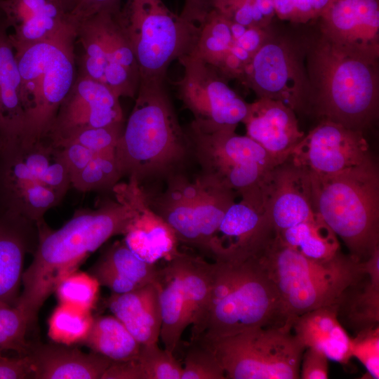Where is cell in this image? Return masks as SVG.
Masks as SVG:
<instances>
[{
    "mask_svg": "<svg viewBox=\"0 0 379 379\" xmlns=\"http://www.w3.org/2000/svg\"><path fill=\"white\" fill-rule=\"evenodd\" d=\"M133 216V208L114 196L99 200L95 208L77 210L58 230L50 228L44 220L36 223L37 245L23 272L15 305L26 316L30 328L60 281L77 271L108 239L124 236Z\"/></svg>",
    "mask_w": 379,
    "mask_h": 379,
    "instance_id": "cell-1",
    "label": "cell"
},
{
    "mask_svg": "<svg viewBox=\"0 0 379 379\" xmlns=\"http://www.w3.org/2000/svg\"><path fill=\"white\" fill-rule=\"evenodd\" d=\"M304 44L310 112L364 132L378 117V59L321 33Z\"/></svg>",
    "mask_w": 379,
    "mask_h": 379,
    "instance_id": "cell-2",
    "label": "cell"
},
{
    "mask_svg": "<svg viewBox=\"0 0 379 379\" xmlns=\"http://www.w3.org/2000/svg\"><path fill=\"white\" fill-rule=\"evenodd\" d=\"M116 154L123 177L140 185L182 172L192 157L191 143L164 83H140Z\"/></svg>",
    "mask_w": 379,
    "mask_h": 379,
    "instance_id": "cell-3",
    "label": "cell"
},
{
    "mask_svg": "<svg viewBox=\"0 0 379 379\" xmlns=\"http://www.w3.org/2000/svg\"><path fill=\"white\" fill-rule=\"evenodd\" d=\"M213 262L212 286L199 337L216 338L258 327L291 331L279 293L255 258Z\"/></svg>",
    "mask_w": 379,
    "mask_h": 379,
    "instance_id": "cell-4",
    "label": "cell"
},
{
    "mask_svg": "<svg viewBox=\"0 0 379 379\" xmlns=\"http://www.w3.org/2000/svg\"><path fill=\"white\" fill-rule=\"evenodd\" d=\"M313 206L359 262L379 247V171L372 158L332 175L310 172Z\"/></svg>",
    "mask_w": 379,
    "mask_h": 379,
    "instance_id": "cell-5",
    "label": "cell"
},
{
    "mask_svg": "<svg viewBox=\"0 0 379 379\" xmlns=\"http://www.w3.org/2000/svg\"><path fill=\"white\" fill-rule=\"evenodd\" d=\"M275 286L292 328L300 315L336 303L364 272L362 262L341 250L331 258H308L283 244L276 232L254 256Z\"/></svg>",
    "mask_w": 379,
    "mask_h": 379,
    "instance_id": "cell-6",
    "label": "cell"
},
{
    "mask_svg": "<svg viewBox=\"0 0 379 379\" xmlns=\"http://www.w3.org/2000/svg\"><path fill=\"white\" fill-rule=\"evenodd\" d=\"M77 27L15 51L20 76L25 130L20 143L46 138L77 75Z\"/></svg>",
    "mask_w": 379,
    "mask_h": 379,
    "instance_id": "cell-7",
    "label": "cell"
},
{
    "mask_svg": "<svg viewBox=\"0 0 379 379\" xmlns=\"http://www.w3.org/2000/svg\"><path fill=\"white\" fill-rule=\"evenodd\" d=\"M70 186L61 148L48 140L1 145L0 209L37 223L60 203Z\"/></svg>",
    "mask_w": 379,
    "mask_h": 379,
    "instance_id": "cell-8",
    "label": "cell"
},
{
    "mask_svg": "<svg viewBox=\"0 0 379 379\" xmlns=\"http://www.w3.org/2000/svg\"><path fill=\"white\" fill-rule=\"evenodd\" d=\"M237 127H210L194 120L185 129L200 174L234 192L241 199L263 204L271 171L280 164Z\"/></svg>",
    "mask_w": 379,
    "mask_h": 379,
    "instance_id": "cell-9",
    "label": "cell"
},
{
    "mask_svg": "<svg viewBox=\"0 0 379 379\" xmlns=\"http://www.w3.org/2000/svg\"><path fill=\"white\" fill-rule=\"evenodd\" d=\"M118 21L136 58L140 83H164L168 66L192 51L199 30L162 0H126Z\"/></svg>",
    "mask_w": 379,
    "mask_h": 379,
    "instance_id": "cell-10",
    "label": "cell"
},
{
    "mask_svg": "<svg viewBox=\"0 0 379 379\" xmlns=\"http://www.w3.org/2000/svg\"><path fill=\"white\" fill-rule=\"evenodd\" d=\"M229 379H297L305 347L292 331L258 327L220 338L199 337Z\"/></svg>",
    "mask_w": 379,
    "mask_h": 379,
    "instance_id": "cell-11",
    "label": "cell"
},
{
    "mask_svg": "<svg viewBox=\"0 0 379 379\" xmlns=\"http://www.w3.org/2000/svg\"><path fill=\"white\" fill-rule=\"evenodd\" d=\"M164 190L142 186L152 209L173 230L180 244L205 255L203 237L215 230L229 206L226 192L201 174L183 172L166 180Z\"/></svg>",
    "mask_w": 379,
    "mask_h": 379,
    "instance_id": "cell-12",
    "label": "cell"
},
{
    "mask_svg": "<svg viewBox=\"0 0 379 379\" xmlns=\"http://www.w3.org/2000/svg\"><path fill=\"white\" fill-rule=\"evenodd\" d=\"M119 13L102 11L78 22L77 74L105 85L119 98H135L140 81L139 67L119 23Z\"/></svg>",
    "mask_w": 379,
    "mask_h": 379,
    "instance_id": "cell-13",
    "label": "cell"
},
{
    "mask_svg": "<svg viewBox=\"0 0 379 379\" xmlns=\"http://www.w3.org/2000/svg\"><path fill=\"white\" fill-rule=\"evenodd\" d=\"M239 80L258 98L282 101L295 112H310L304 41L268 35Z\"/></svg>",
    "mask_w": 379,
    "mask_h": 379,
    "instance_id": "cell-14",
    "label": "cell"
},
{
    "mask_svg": "<svg viewBox=\"0 0 379 379\" xmlns=\"http://www.w3.org/2000/svg\"><path fill=\"white\" fill-rule=\"evenodd\" d=\"M178 61L182 79L175 83L180 100L194 121L211 127H237L246 117L249 103L233 91L215 68L190 54Z\"/></svg>",
    "mask_w": 379,
    "mask_h": 379,
    "instance_id": "cell-15",
    "label": "cell"
},
{
    "mask_svg": "<svg viewBox=\"0 0 379 379\" xmlns=\"http://www.w3.org/2000/svg\"><path fill=\"white\" fill-rule=\"evenodd\" d=\"M371 157L364 132L321 119L292 149L287 160L319 175H332Z\"/></svg>",
    "mask_w": 379,
    "mask_h": 379,
    "instance_id": "cell-16",
    "label": "cell"
},
{
    "mask_svg": "<svg viewBox=\"0 0 379 379\" xmlns=\"http://www.w3.org/2000/svg\"><path fill=\"white\" fill-rule=\"evenodd\" d=\"M119 98L105 85L77 74L45 139L58 146L80 131L124 122Z\"/></svg>",
    "mask_w": 379,
    "mask_h": 379,
    "instance_id": "cell-17",
    "label": "cell"
},
{
    "mask_svg": "<svg viewBox=\"0 0 379 379\" xmlns=\"http://www.w3.org/2000/svg\"><path fill=\"white\" fill-rule=\"evenodd\" d=\"M112 191L134 210L123 240L135 255L149 264H156L162 259L170 260L180 251L173 230L149 206L136 180L128 178L127 182H118Z\"/></svg>",
    "mask_w": 379,
    "mask_h": 379,
    "instance_id": "cell-18",
    "label": "cell"
},
{
    "mask_svg": "<svg viewBox=\"0 0 379 379\" xmlns=\"http://www.w3.org/2000/svg\"><path fill=\"white\" fill-rule=\"evenodd\" d=\"M274 233L263 204L236 201L225 213L212 240L211 259L247 260L255 256Z\"/></svg>",
    "mask_w": 379,
    "mask_h": 379,
    "instance_id": "cell-19",
    "label": "cell"
},
{
    "mask_svg": "<svg viewBox=\"0 0 379 379\" xmlns=\"http://www.w3.org/2000/svg\"><path fill=\"white\" fill-rule=\"evenodd\" d=\"M262 197L266 216L276 233L307 220L316 213L310 171L288 160L271 171Z\"/></svg>",
    "mask_w": 379,
    "mask_h": 379,
    "instance_id": "cell-20",
    "label": "cell"
},
{
    "mask_svg": "<svg viewBox=\"0 0 379 379\" xmlns=\"http://www.w3.org/2000/svg\"><path fill=\"white\" fill-rule=\"evenodd\" d=\"M317 20L334 44L378 59L379 0H332Z\"/></svg>",
    "mask_w": 379,
    "mask_h": 379,
    "instance_id": "cell-21",
    "label": "cell"
},
{
    "mask_svg": "<svg viewBox=\"0 0 379 379\" xmlns=\"http://www.w3.org/2000/svg\"><path fill=\"white\" fill-rule=\"evenodd\" d=\"M15 51L52 39L77 26L72 0H0Z\"/></svg>",
    "mask_w": 379,
    "mask_h": 379,
    "instance_id": "cell-22",
    "label": "cell"
},
{
    "mask_svg": "<svg viewBox=\"0 0 379 379\" xmlns=\"http://www.w3.org/2000/svg\"><path fill=\"white\" fill-rule=\"evenodd\" d=\"M242 123L246 135L281 164L305 135L299 128L295 112L282 101L270 98H258L249 103Z\"/></svg>",
    "mask_w": 379,
    "mask_h": 379,
    "instance_id": "cell-23",
    "label": "cell"
},
{
    "mask_svg": "<svg viewBox=\"0 0 379 379\" xmlns=\"http://www.w3.org/2000/svg\"><path fill=\"white\" fill-rule=\"evenodd\" d=\"M37 242L36 222L0 209V303L16 305L25 255L33 254Z\"/></svg>",
    "mask_w": 379,
    "mask_h": 379,
    "instance_id": "cell-24",
    "label": "cell"
},
{
    "mask_svg": "<svg viewBox=\"0 0 379 379\" xmlns=\"http://www.w3.org/2000/svg\"><path fill=\"white\" fill-rule=\"evenodd\" d=\"M33 379H102L112 363L105 356L56 343H31Z\"/></svg>",
    "mask_w": 379,
    "mask_h": 379,
    "instance_id": "cell-25",
    "label": "cell"
},
{
    "mask_svg": "<svg viewBox=\"0 0 379 379\" xmlns=\"http://www.w3.org/2000/svg\"><path fill=\"white\" fill-rule=\"evenodd\" d=\"M291 331L305 349L321 351L328 359L347 364L352 357V338L340 322L335 305L298 316Z\"/></svg>",
    "mask_w": 379,
    "mask_h": 379,
    "instance_id": "cell-26",
    "label": "cell"
},
{
    "mask_svg": "<svg viewBox=\"0 0 379 379\" xmlns=\"http://www.w3.org/2000/svg\"><path fill=\"white\" fill-rule=\"evenodd\" d=\"M106 303L141 345L157 343L161 324L158 282L122 294L112 293Z\"/></svg>",
    "mask_w": 379,
    "mask_h": 379,
    "instance_id": "cell-27",
    "label": "cell"
},
{
    "mask_svg": "<svg viewBox=\"0 0 379 379\" xmlns=\"http://www.w3.org/2000/svg\"><path fill=\"white\" fill-rule=\"evenodd\" d=\"M0 29V142H20L25 130V112L20 98V76L15 50L8 34Z\"/></svg>",
    "mask_w": 379,
    "mask_h": 379,
    "instance_id": "cell-28",
    "label": "cell"
},
{
    "mask_svg": "<svg viewBox=\"0 0 379 379\" xmlns=\"http://www.w3.org/2000/svg\"><path fill=\"white\" fill-rule=\"evenodd\" d=\"M167 262L180 282L192 325L190 340H196L201 335L206 313L212 286L213 262L180 251Z\"/></svg>",
    "mask_w": 379,
    "mask_h": 379,
    "instance_id": "cell-29",
    "label": "cell"
},
{
    "mask_svg": "<svg viewBox=\"0 0 379 379\" xmlns=\"http://www.w3.org/2000/svg\"><path fill=\"white\" fill-rule=\"evenodd\" d=\"M340 322L355 334L379 326V277L365 272L335 304Z\"/></svg>",
    "mask_w": 379,
    "mask_h": 379,
    "instance_id": "cell-30",
    "label": "cell"
},
{
    "mask_svg": "<svg viewBox=\"0 0 379 379\" xmlns=\"http://www.w3.org/2000/svg\"><path fill=\"white\" fill-rule=\"evenodd\" d=\"M158 285L161 318L159 338L164 349L174 354L182 333L190 325L188 308L179 279L168 264L161 269Z\"/></svg>",
    "mask_w": 379,
    "mask_h": 379,
    "instance_id": "cell-31",
    "label": "cell"
},
{
    "mask_svg": "<svg viewBox=\"0 0 379 379\" xmlns=\"http://www.w3.org/2000/svg\"><path fill=\"white\" fill-rule=\"evenodd\" d=\"M276 234L283 244L310 259L328 260L340 250L336 234L317 212L312 218Z\"/></svg>",
    "mask_w": 379,
    "mask_h": 379,
    "instance_id": "cell-32",
    "label": "cell"
},
{
    "mask_svg": "<svg viewBox=\"0 0 379 379\" xmlns=\"http://www.w3.org/2000/svg\"><path fill=\"white\" fill-rule=\"evenodd\" d=\"M81 344L112 361L135 358L141 346L114 315L93 317L90 330Z\"/></svg>",
    "mask_w": 379,
    "mask_h": 379,
    "instance_id": "cell-33",
    "label": "cell"
},
{
    "mask_svg": "<svg viewBox=\"0 0 379 379\" xmlns=\"http://www.w3.org/2000/svg\"><path fill=\"white\" fill-rule=\"evenodd\" d=\"M98 260L140 287L159 280L161 269L156 264H149L140 258L124 240L117 241L107 247Z\"/></svg>",
    "mask_w": 379,
    "mask_h": 379,
    "instance_id": "cell-34",
    "label": "cell"
},
{
    "mask_svg": "<svg viewBox=\"0 0 379 379\" xmlns=\"http://www.w3.org/2000/svg\"><path fill=\"white\" fill-rule=\"evenodd\" d=\"M123 178L116 152L96 154L90 162L71 178L79 191H111Z\"/></svg>",
    "mask_w": 379,
    "mask_h": 379,
    "instance_id": "cell-35",
    "label": "cell"
},
{
    "mask_svg": "<svg viewBox=\"0 0 379 379\" xmlns=\"http://www.w3.org/2000/svg\"><path fill=\"white\" fill-rule=\"evenodd\" d=\"M93 319L90 312L60 304L48 319V336L56 343L81 344L90 330Z\"/></svg>",
    "mask_w": 379,
    "mask_h": 379,
    "instance_id": "cell-36",
    "label": "cell"
},
{
    "mask_svg": "<svg viewBox=\"0 0 379 379\" xmlns=\"http://www.w3.org/2000/svg\"><path fill=\"white\" fill-rule=\"evenodd\" d=\"M100 286L88 272L75 271L62 278L54 292L60 304L90 312L97 301Z\"/></svg>",
    "mask_w": 379,
    "mask_h": 379,
    "instance_id": "cell-37",
    "label": "cell"
},
{
    "mask_svg": "<svg viewBox=\"0 0 379 379\" xmlns=\"http://www.w3.org/2000/svg\"><path fill=\"white\" fill-rule=\"evenodd\" d=\"M141 379H180L182 367L175 355L157 343L141 345L135 358Z\"/></svg>",
    "mask_w": 379,
    "mask_h": 379,
    "instance_id": "cell-38",
    "label": "cell"
},
{
    "mask_svg": "<svg viewBox=\"0 0 379 379\" xmlns=\"http://www.w3.org/2000/svg\"><path fill=\"white\" fill-rule=\"evenodd\" d=\"M30 328L25 314L15 306L0 303V352L12 351L26 356L31 343L27 340Z\"/></svg>",
    "mask_w": 379,
    "mask_h": 379,
    "instance_id": "cell-39",
    "label": "cell"
},
{
    "mask_svg": "<svg viewBox=\"0 0 379 379\" xmlns=\"http://www.w3.org/2000/svg\"><path fill=\"white\" fill-rule=\"evenodd\" d=\"M214 353L201 339L190 340L180 379H225Z\"/></svg>",
    "mask_w": 379,
    "mask_h": 379,
    "instance_id": "cell-40",
    "label": "cell"
},
{
    "mask_svg": "<svg viewBox=\"0 0 379 379\" xmlns=\"http://www.w3.org/2000/svg\"><path fill=\"white\" fill-rule=\"evenodd\" d=\"M124 128V122L100 128L80 131L57 147L74 142L84 145L95 154L116 152Z\"/></svg>",
    "mask_w": 379,
    "mask_h": 379,
    "instance_id": "cell-41",
    "label": "cell"
},
{
    "mask_svg": "<svg viewBox=\"0 0 379 379\" xmlns=\"http://www.w3.org/2000/svg\"><path fill=\"white\" fill-rule=\"evenodd\" d=\"M352 355L373 379L379 378V326L355 334L352 338Z\"/></svg>",
    "mask_w": 379,
    "mask_h": 379,
    "instance_id": "cell-42",
    "label": "cell"
},
{
    "mask_svg": "<svg viewBox=\"0 0 379 379\" xmlns=\"http://www.w3.org/2000/svg\"><path fill=\"white\" fill-rule=\"evenodd\" d=\"M88 273L98 281L100 286L108 288L112 293L122 294L140 288L98 259L90 267Z\"/></svg>",
    "mask_w": 379,
    "mask_h": 379,
    "instance_id": "cell-43",
    "label": "cell"
},
{
    "mask_svg": "<svg viewBox=\"0 0 379 379\" xmlns=\"http://www.w3.org/2000/svg\"><path fill=\"white\" fill-rule=\"evenodd\" d=\"M328 359L321 351L307 347L305 349L300 368V378L327 379L328 378Z\"/></svg>",
    "mask_w": 379,
    "mask_h": 379,
    "instance_id": "cell-44",
    "label": "cell"
},
{
    "mask_svg": "<svg viewBox=\"0 0 379 379\" xmlns=\"http://www.w3.org/2000/svg\"><path fill=\"white\" fill-rule=\"evenodd\" d=\"M72 1L73 4L72 16L77 22L102 11L118 13L121 8V0Z\"/></svg>",
    "mask_w": 379,
    "mask_h": 379,
    "instance_id": "cell-45",
    "label": "cell"
},
{
    "mask_svg": "<svg viewBox=\"0 0 379 379\" xmlns=\"http://www.w3.org/2000/svg\"><path fill=\"white\" fill-rule=\"evenodd\" d=\"M71 178L93 158L95 153L77 142H69L60 147Z\"/></svg>",
    "mask_w": 379,
    "mask_h": 379,
    "instance_id": "cell-46",
    "label": "cell"
},
{
    "mask_svg": "<svg viewBox=\"0 0 379 379\" xmlns=\"http://www.w3.org/2000/svg\"><path fill=\"white\" fill-rule=\"evenodd\" d=\"M33 378L32 368L27 356L14 357L0 354V379Z\"/></svg>",
    "mask_w": 379,
    "mask_h": 379,
    "instance_id": "cell-47",
    "label": "cell"
},
{
    "mask_svg": "<svg viewBox=\"0 0 379 379\" xmlns=\"http://www.w3.org/2000/svg\"><path fill=\"white\" fill-rule=\"evenodd\" d=\"M222 0H185L180 15L189 23L199 27Z\"/></svg>",
    "mask_w": 379,
    "mask_h": 379,
    "instance_id": "cell-48",
    "label": "cell"
},
{
    "mask_svg": "<svg viewBox=\"0 0 379 379\" xmlns=\"http://www.w3.org/2000/svg\"><path fill=\"white\" fill-rule=\"evenodd\" d=\"M332 0H309L314 20H317Z\"/></svg>",
    "mask_w": 379,
    "mask_h": 379,
    "instance_id": "cell-49",
    "label": "cell"
},
{
    "mask_svg": "<svg viewBox=\"0 0 379 379\" xmlns=\"http://www.w3.org/2000/svg\"><path fill=\"white\" fill-rule=\"evenodd\" d=\"M5 27L9 28V26L8 25L6 18L4 13L2 12V11L0 9V29H1L3 27Z\"/></svg>",
    "mask_w": 379,
    "mask_h": 379,
    "instance_id": "cell-50",
    "label": "cell"
},
{
    "mask_svg": "<svg viewBox=\"0 0 379 379\" xmlns=\"http://www.w3.org/2000/svg\"><path fill=\"white\" fill-rule=\"evenodd\" d=\"M0 148H1V142H0Z\"/></svg>",
    "mask_w": 379,
    "mask_h": 379,
    "instance_id": "cell-51",
    "label": "cell"
}]
</instances>
